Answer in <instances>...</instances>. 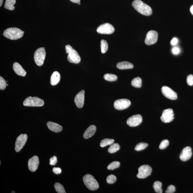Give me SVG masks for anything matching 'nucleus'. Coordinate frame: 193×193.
I'll return each instance as SVG.
<instances>
[{
	"mask_svg": "<svg viewBox=\"0 0 193 193\" xmlns=\"http://www.w3.org/2000/svg\"><path fill=\"white\" fill-rule=\"evenodd\" d=\"M132 6L135 10L142 14L149 16L152 14V10L150 6L141 0H135L132 2Z\"/></svg>",
	"mask_w": 193,
	"mask_h": 193,
	"instance_id": "f257e3e1",
	"label": "nucleus"
},
{
	"mask_svg": "<svg viewBox=\"0 0 193 193\" xmlns=\"http://www.w3.org/2000/svg\"><path fill=\"white\" fill-rule=\"evenodd\" d=\"M24 31L18 28H10L4 31V37L11 40H17L23 37Z\"/></svg>",
	"mask_w": 193,
	"mask_h": 193,
	"instance_id": "f03ea898",
	"label": "nucleus"
},
{
	"mask_svg": "<svg viewBox=\"0 0 193 193\" xmlns=\"http://www.w3.org/2000/svg\"><path fill=\"white\" fill-rule=\"evenodd\" d=\"M66 54H68L67 59L71 63H78L80 62L81 58L78 53L70 45L65 46Z\"/></svg>",
	"mask_w": 193,
	"mask_h": 193,
	"instance_id": "7ed1b4c3",
	"label": "nucleus"
},
{
	"mask_svg": "<svg viewBox=\"0 0 193 193\" xmlns=\"http://www.w3.org/2000/svg\"><path fill=\"white\" fill-rule=\"evenodd\" d=\"M83 181L86 187L90 190H97L99 187L98 183L92 175H86L83 177Z\"/></svg>",
	"mask_w": 193,
	"mask_h": 193,
	"instance_id": "20e7f679",
	"label": "nucleus"
},
{
	"mask_svg": "<svg viewBox=\"0 0 193 193\" xmlns=\"http://www.w3.org/2000/svg\"><path fill=\"white\" fill-rule=\"evenodd\" d=\"M44 104L43 99L36 97H28L23 102V105L27 107H41Z\"/></svg>",
	"mask_w": 193,
	"mask_h": 193,
	"instance_id": "39448f33",
	"label": "nucleus"
},
{
	"mask_svg": "<svg viewBox=\"0 0 193 193\" xmlns=\"http://www.w3.org/2000/svg\"><path fill=\"white\" fill-rule=\"evenodd\" d=\"M46 55L45 48L41 47L38 49L34 54V59L35 63L38 66H41L44 63Z\"/></svg>",
	"mask_w": 193,
	"mask_h": 193,
	"instance_id": "423d86ee",
	"label": "nucleus"
},
{
	"mask_svg": "<svg viewBox=\"0 0 193 193\" xmlns=\"http://www.w3.org/2000/svg\"><path fill=\"white\" fill-rule=\"evenodd\" d=\"M138 171L137 177L139 179H143L150 176L151 174L152 169L150 166L143 165L139 168Z\"/></svg>",
	"mask_w": 193,
	"mask_h": 193,
	"instance_id": "0eeeda50",
	"label": "nucleus"
},
{
	"mask_svg": "<svg viewBox=\"0 0 193 193\" xmlns=\"http://www.w3.org/2000/svg\"><path fill=\"white\" fill-rule=\"evenodd\" d=\"M115 28L110 24L106 23L102 24L97 28L98 33L102 34H111L115 31Z\"/></svg>",
	"mask_w": 193,
	"mask_h": 193,
	"instance_id": "6e6552de",
	"label": "nucleus"
},
{
	"mask_svg": "<svg viewBox=\"0 0 193 193\" xmlns=\"http://www.w3.org/2000/svg\"><path fill=\"white\" fill-rule=\"evenodd\" d=\"M131 101L127 99H121L117 100L114 103V107L116 109L123 110L129 107Z\"/></svg>",
	"mask_w": 193,
	"mask_h": 193,
	"instance_id": "1a4fd4ad",
	"label": "nucleus"
},
{
	"mask_svg": "<svg viewBox=\"0 0 193 193\" xmlns=\"http://www.w3.org/2000/svg\"><path fill=\"white\" fill-rule=\"evenodd\" d=\"M28 136L26 134H21L17 137L15 143V151L19 152L23 148L27 141Z\"/></svg>",
	"mask_w": 193,
	"mask_h": 193,
	"instance_id": "9d476101",
	"label": "nucleus"
},
{
	"mask_svg": "<svg viewBox=\"0 0 193 193\" xmlns=\"http://www.w3.org/2000/svg\"><path fill=\"white\" fill-rule=\"evenodd\" d=\"M158 34L156 31L151 30L148 32L145 39V43L147 45H151L156 43L158 39Z\"/></svg>",
	"mask_w": 193,
	"mask_h": 193,
	"instance_id": "9b49d317",
	"label": "nucleus"
},
{
	"mask_svg": "<svg viewBox=\"0 0 193 193\" xmlns=\"http://www.w3.org/2000/svg\"><path fill=\"white\" fill-rule=\"evenodd\" d=\"M174 118V112L172 109L168 108L163 111L161 117V120L165 123H170Z\"/></svg>",
	"mask_w": 193,
	"mask_h": 193,
	"instance_id": "f8f14e48",
	"label": "nucleus"
},
{
	"mask_svg": "<svg viewBox=\"0 0 193 193\" xmlns=\"http://www.w3.org/2000/svg\"><path fill=\"white\" fill-rule=\"evenodd\" d=\"M161 91L164 96L168 99L176 100L177 99V93L168 86H163L161 89Z\"/></svg>",
	"mask_w": 193,
	"mask_h": 193,
	"instance_id": "ddd939ff",
	"label": "nucleus"
},
{
	"mask_svg": "<svg viewBox=\"0 0 193 193\" xmlns=\"http://www.w3.org/2000/svg\"><path fill=\"white\" fill-rule=\"evenodd\" d=\"M143 121V118L140 115H134L130 117L127 121V125L130 127H136L140 124Z\"/></svg>",
	"mask_w": 193,
	"mask_h": 193,
	"instance_id": "4468645a",
	"label": "nucleus"
},
{
	"mask_svg": "<svg viewBox=\"0 0 193 193\" xmlns=\"http://www.w3.org/2000/svg\"><path fill=\"white\" fill-rule=\"evenodd\" d=\"M85 91L82 90L75 96L74 101L78 108H81L83 107L85 101Z\"/></svg>",
	"mask_w": 193,
	"mask_h": 193,
	"instance_id": "2eb2a0df",
	"label": "nucleus"
},
{
	"mask_svg": "<svg viewBox=\"0 0 193 193\" xmlns=\"http://www.w3.org/2000/svg\"><path fill=\"white\" fill-rule=\"evenodd\" d=\"M39 165V159L37 156H34L30 158L28 162L29 169L33 172L36 171Z\"/></svg>",
	"mask_w": 193,
	"mask_h": 193,
	"instance_id": "dca6fc26",
	"label": "nucleus"
},
{
	"mask_svg": "<svg viewBox=\"0 0 193 193\" xmlns=\"http://www.w3.org/2000/svg\"><path fill=\"white\" fill-rule=\"evenodd\" d=\"M192 156L191 148L190 147L184 148L179 155V159L182 161H186L189 159Z\"/></svg>",
	"mask_w": 193,
	"mask_h": 193,
	"instance_id": "f3484780",
	"label": "nucleus"
},
{
	"mask_svg": "<svg viewBox=\"0 0 193 193\" xmlns=\"http://www.w3.org/2000/svg\"><path fill=\"white\" fill-rule=\"evenodd\" d=\"M13 70L16 74L19 76H26V73L22 66L19 63L15 62L13 64Z\"/></svg>",
	"mask_w": 193,
	"mask_h": 193,
	"instance_id": "a211bd4d",
	"label": "nucleus"
},
{
	"mask_svg": "<svg viewBox=\"0 0 193 193\" xmlns=\"http://www.w3.org/2000/svg\"><path fill=\"white\" fill-rule=\"evenodd\" d=\"M47 126L50 130L55 132H60L63 129V127L61 126L52 122H48Z\"/></svg>",
	"mask_w": 193,
	"mask_h": 193,
	"instance_id": "6ab92c4d",
	"label": "nucleus"
},
{
	"mask_svg": "<svg viewBox=\"0 0 193 193\" xmlns=\"http://www.w3.org/2000/svg\"><path fill=\"white\" fill-rule=\"evenodd\" d=\"M96 131V126L94 125H91L88 127L83 134L84 139H88L94 136Z\"/></svg>",
	"mask_w": 193,
	"mask_h": 193,
	"instance_id": "aec40b11",
	"label": "nucleus"
},
{
	"mask_svg": "<svg viewBox=\"0 0 193 193\" xmlns=\"http://www.w3.org/2000/svg\"><path fill=\"white\" fill-rule=\"evenodd\" d=\"M117 67L119 70L130 69L134 67V65L128 62L123 61L119 62L117 64Z\"/></svg>",
	"mask_w": 193,
	"mask_h": 193,
	"instance_id": "412c9836",
	"label": "nucleus"
},
{
	"mask_svg": "<svg viewBox=\"0 0 193 193\" xmlns=\"http://www.w3.org/2000/svg\"><path fill=\"white\" fill-rule=\"evenodd\" d=\"M61 76L59 73L57 71H55L53 73L50 77V82L52 86H55L58 84L60 80Z\"/></svg>",
	"mask_w": 193,
	"mask_h": 193,
	"instance_id": "4be33fe9",
	"label": "nucleus"
},
{
	"mask_svg": "<svg viewBox=\"0 0 193 193\" xmlns=\"http://www.w3.org/2000/svg\"><path fill=\"white\" fill-rule=\"evenodd\" d=\"M16 0H6L4 7L9 10H14L15 9L14 6L16 3Z\"/></svg>",
	"mask_w": 193,
	"mask_h": 193,
	"instance_id": "5701e85b",
	"label": "nucleus"
},
{
	"mask_svg": "<svg viewBox=\"0 0 193 193\" xmlns=\"http://www.w3.org/2000/svg\"><path fill=\"white\" fill-rule=\"evenodd\" d=\"M142 80L140 78L137 77L135 78L131 81V85L134 87L139 88L142 86Z\"/></svg>",
	"mask_w": 193,
	"mask_h": 193,
	"instance_id": "b1692460",
	"label": "nucleus"
},
{
	"mask_svg": "<svg viewBox=\"0 0 193 193\" xmlns=\"http://www.w3.org/2000/svg\"><path fill=\"white\" fill-rule=\"evenodd\" d=\"M115 140L112 139H105L101 141L100 146L102 147H104L108 145H111L114 143Z\"/></svg>",
	"mask_w": 193,
	"mask_h": 193,
	"instance_id": "393cba45",
	"label": "nucleus"
},
{
	"mask_svg": "<svg viewBox=\"0 0 193 193\" xmlns=\"http://www.w3.org/2000/svg\"><path fill=\"white\" fill-rule=\"evenodd\" d=\"M120 149V146L118 143H113L111 145L108 149V152L111 154H113L118 151Z\"/></svg>",
	"mask_w": 193,
	"mask_h": 193,
	"instance_id": "a878e982",
	"label": "nucleus"
},
{
	"mask_svg": "<svg viewBox=\"0 0 193 193\" xmlns=\"http://www.w3.org/2000/svg\"><path fill=\"white\" fill-rule=\"evenodd\" d=\"M162 184L160 181H155L153 185L155 191L156 193H162L163 192V189L162 188Z\"/></svg>",
	"mask_w": 193,
	"mask_h": 193,
	"instance_id": "bb28decb",
	"label": "nucleus"
},
{
	"mask_svg": "<svg viewBox=\"0 0 193 193\" xmlns=\"http://www.w3.org/2000/svg\"><path fill=\"white\" fill-rule=\"evenodd\" d=\"M104 78L108 81L114 82L117 80V77L114 74H107L104 75Z\"/></svg>",
	"mask_w": 193,
	"mask_h": 193,
	"instance_id": "cd10ccee",
	"label": "nucleus"
},
{
	"mask_svg": "<svg viewBox=\"0 0 193 193\" xmlns=\"http://www.w3.org/2000/svg\"><path fill=\"white\" fill-rule=\"evenodd\" d=\"M101 52L102 54H105L108 49V44L105 40H102L101 42Z\"/></svg>",
	"mask_w": 193,
	"mask_h": 193,
	"instance_id": "c85d7f7f",
	"label": "nucleus"
},
{
	"mask_svg": "<svg viewBox=\"0 0 193 193\" xmlns=\"http://www.w3.org/2000/svg\"><path fill=\"white\" fill-rule=\"evenodd\" d=\"M54 188L57 192L58 193H66V191L63 186L60 183H57L54 184Z\"/></svg>",
	"mask_w": 193,
	"mask_h": 193,
	"instance_id": "c756f323",
	"label": "nucleus"
},
{
	"mask_svg": "<svg viewBox=\"0 0 193 193\" xmlns=\"http://www.w3.org/2000/svg\"><path fill=\"white\" fill-rule=\"evenodd\" d=\"M120 163L118 161H115L111 163L107 166V169L109 170H114L119 167Z\"/></svg>",
	"mask_w": 193,
	"mask_h": 193,
	"instance_id": "7c9ffc66",
	"label": "nucleus"
},
{
	"mask_svg": "<svg viewBox=\"0 0 193 193\" xmlns=\"http://www.w3.org/2000/svg\"><path fill=\"white\" fill-rule=\"evenodd\" d=\"M148 144L146 143H138L135 147V150L139 151L143 150L147 147Z\"/></svg>",
	"mask_w": 193,
	"mask_h": 193,
	"instance_id": "2f4dec72",
	"label": "nucleus"
},
{
	"mask_svg": "<svg viewBox=\"0 0 193 193\" xmlns=\"http://www.w3.org/2000/svg\"><path fill=\"white\" fill-rule=\"evenodd\" d=\"M116 176L113 175H111L107 176L106 181L108 184H113L116 182Z\"/></svg>",
	"mask_w": 193,
	"mask_h": 193,
	"instance_id": "473e14b6",
	"label": "nucleus"
},
{
	"mask_svg": "<svg viewBox=\"0 0 193 193\" xmlns=\"http://www.w3.org/2000/svg\"><path fill=\"white\" fill-rule=\"evenodd\" d=\"M169 141L167 139L164 140L161 142L160 145L159 146V149L163 150L165 149L169 145Z\"/></svg>",
	"mask_w": 193,
	"mask_h": 193,
	"instance_id": "72a5a7b5",
	"label": "nucleus"
},
{
	"mask_svg": "<svg viewBox=\"0 0 193 193\" xmlns=\"http://www.w3.org/2000/svg\"><path fill=\"white\" fill-rule=\"evenodd\" d=\"M6 86H7V84L5 80L1 76L0 77V89L2 90H5Z\"/></svg>",
	"mask_w": 193,
	"mask_h": 193,
	"instance_id": "f704fd0d",
	"label": "nucleus"
},
{
	"mask_svg": "<svg viewBox=\"0 0 193 193\" xmlns=\"http://www.w3.org/2000/svg\"><path fill=\"white\" fill-rule=\"evenodd\" d=\"M176 191V188L174 185H170L168 186L167 190L166 191V193H173Z\"/></svg>",
	"mask_w": 193,
	"mask_h": 193,
	"instance_id": "c9c22d12",
	"label": "nucleus"
},
{
	"mask_svg": "<svg viewBox=\"0 0 193 193\" xmlns=\"http://www.w3.org/2000/svg\"><path fill=\"white\" fill-rule=\"evenodd\" d=\"M187 83L188 85L192 86L193 85V75L190 74L187 77Z\"/></svg>",
	"mask_w": 193,
	"mask_h": 193,
	"instance_id": "e433bc0d",
	"label": "nucleus"
},
{
	"mask_svg": "<svg viewBox=\"0 0 193 193\" xmlns=\"http://www.w3.org/2000/svg\"><path fill=\"white\" fill-rule=\"evenodd\" d=\"M57 161V157L55 156H54L50 159V165L51 166L54 165L56 164Z\"/></svg>",
	"mask_w": 193,
	"mask_h": 193,
	"instance_id": "4c0bfd02",
	"label": "nucleus"
},
{
	"mask_svg": "<svg viewBox=\"0 0 193 193\" xmlns=\"http://www.w3.org/2000/svg\"><path fill=\"white\" fill-rule=\"evenodd\" d=\"M53 171L55 174H60L62 172V170L61 168L59 167H54L53 168Z\"/></svg>",
	"mask_w": 193,
	"mask_h": 193,
	"instance_id": "58836bf2",
	"label": "nucleus"
},
{
	"mask_svg": "<svg viewBox=\"0 0 193 193\" xmlns=\"http://www.w3.org/2000/svg\"><path fill=\"white\" fill-rule=\"evenodd\" d=\"M172 52L175 54H177L180 52V50L178 47H175L172 49Z\"/></svg>",
	"mask_w": 193,
	"mask_h": 193,
	"instance_id": "ea45409f",
	"label": "nucleus"
},
{
	"mask_svg": "<svg viewBox=\"0 0 193 193\" xmlns=\"http://www.w3.org/2000/svg\"><path fill=\"white\" fill-rule=\"evenodd\" d=\"M178 40L176 38H173L171 41V44L173 46L176 45L178 43Z\"/></svg>",
	"mask_w": 193,
	"mask_h": 193,
	"instance_id": "a19ab883",
	"label": "nucleus"
},
{
	"mask_svg": "<svg viewBox=\"0 0 193 193\" xmlns=\"http://www.w3.org/2000/svg\"><path fill=\"white\" fill-rule=\"evenodd\" d=\"M71 2L74 3H78L80 2V0H70Z\"/></svg>",
	"mask_w": 193,
	"mask_h": 193,
	"instance_id": "79ce46f5",
	"label": "nucleus"
},
{
	"mask_svg": "<svg viewBox=\"0 0 193 193\" xmlns=\"http://www.w3.org/2000/svg\"><path fill=\"white\" fill-rule=\"evenodd\" d=\"M190 11L191 13V14L193 15V5H192L191 6V7H190Z\"/></svg>",
	"mask_w": 193,
	"mask_h": 193,
	"instance_id": "37998d69",
	"label": "nucleus"
},
{
	"mask_svg": "<svg viewBox=\"0 0 193 193\" xmlns=\"http://www.w3.org/2000/svg\"><path fill=\"white\" fill-rule=\"evenodd\" d=\"M3 0H0V6H1L3 4Z\"/></svg>",
	"mask_w": 193,
	"mask_h": 193,
	"instance_id": "c03bdc74",
	"label": "nucleus"
},
{
	"mask_svg": "<svg viewBox=\"0 0 193 193\" xmlns=\"http://www.w3.org/2000/svg\"><path fill=\"white\" fill-rule=\"evenodd\" d=\"M78 4H79V5H80V2H78V3H77Z\"/></svg>",
	"mask_w": 193,
	"mask_h": 193,
	"instance_id": "a18cd8bd",
	"label": "nucleus"
},
{
	"mask_svg": "<svg viewBox=\"0 0 193 193\" xmlns=\"http://www.w3.org/2000/svg\"><path fill=\"white\" fill-rule=\"evenodd\" d=\"M12 193H15V192H14V191H12Z\"/></svg>",
	"mask_w": 193,
	"mask_h": 193,
	"instance_id": "49530a36",
	"label": "nucleus"
}]
</instances>
